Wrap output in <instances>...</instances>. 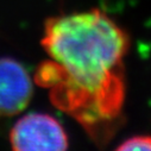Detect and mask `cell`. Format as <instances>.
<instances>
[{"label": "cell", "mask_w": 151, "mask_h": 151, "mask_svg": "<svg viewBox=\"0 0 151 151\" xmlns=\"http://www.w3.org/2000/svg\"><path fill=\"white\" fill-rule=\"evenodd\" d=\"M41 43L49 60L37 68L36 83L95 140L107 139L125 101L127 33L106 13L92 10L49 18Z\"/></svg>", "instance_id": "1"}, {"label": "cell", "mask_w": 151, "mask_h": 151, "mask_svg": "<svg viewBox=\"0 0 151 151\" xmlns=\"http://www.w3.org/2000/svg\"><path fill=\"white\" fill-rule=\"evenodd\" d=\"M10 142L17 151H60L68 149V137L62 125L47 113L23 116L10 132Z\"/></svg>", "instance_id": "2"}, {"label": "cell", "mask_w": 151, "mask_h": 151, "mask_svg": "<svg viewBox=\"0 0 151 151\" xmlns=\"http://www.w3.org/2000/svg\"><path fill=\"white\" fill-rule=\"evenodd\" d=\"M33 94L29 73L13 58H0V117H12L23 112Z\"/></svg>", "instance_id": "3"}, {"label": "cell", "mask_w": 151, "mask_h": 151, "mask_svg": "<svg viewBox=\"0 0 151 151\" xmlns=\"http://www.w3.org/2000/svg\"><path fill=\"white\" fill-rule=\"evenodd\" d=\"M118 150H151V137L150 136H134L124 140Z\"/></svg>", "instance_id": "4"}]
</instances>
